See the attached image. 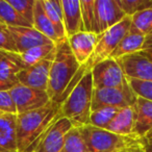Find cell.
I'll use <instances>...</instances> for the list:
<instances>
[{
  "instance_id": "6da1fadb",
  "label": "cell",
  "mask_w": 152,
  "mask_h": 152,
  "mask_svg": "<svg viewBox=\"0 0 152 152\" xmlns=\"http://www.w3.org/2000/svg\"><path fill=\"white\" fill-rule=\"evenodd\" d=\"M81 65L76 61L67 39L59 41L55 46V54L49 72L47 94L52 104L59 106L63 94L73 80Z\"/></svg>"
},
{
  "instance_id": "7a4b0ae2",
  "label": "cell",
  "mask_w": 152,
  "mask_h": 152,
  "mask_svg": "<svg viewBox=\"0 0 152 152\" xmlns=\"http://www.w3.org/2000/svg\"><path fill=\"white\" fill-rule=\"evenodd\" d=\"M94 85L91 70H87L80 80L70 92L59 106V114L68 119L75 127H81L90 124L92 113Z\"/></svg>"
},
{
  "instance_id": "3957f363",
  "label": "cell",
  "mask_w": 152,
  "mask_h": 152,
  "mask_svg": "<svg viewBox=\"0 0 152 152\" xmlns=\"http://www.w3.org/2000/svg\"><path fill=\"white\" fill-rule=\"evenodd\" d=\"M58 117H61L59 106L52 103L39 110L17 115L18 152L27 151Z\"/></svg>"
},
{
  "instance_id": "277c9868",
  "label": "cell",
  "mask_w": 152,
  "mask_h": 152,
  "mask_svg": "<svg viewBox=\"0 0 152 152\" xmlns=\"http://www.w3.org/2000/svg\"><path fill=\"white\" fill-rule=\"evenodd\" d=\"M78 128L89 152H132L145 144V140H140L134 135H120L90 124Z\"/></svg>"
},
{
  "instance_id": "5b68a950",
  "label": "cell",
  "mask_w": 152,
  "mask_h": 152,
  "mask_svg": "<svg viewBox=\"0 0 152 152\" xmlns=\"http://www.w3.org/2000/svg\"><path fill=\"white\" fill-rule=\"evenodd\" d=\"M131 27V17L126 16L122 21L110 27L106 31L99 36L98 43L95 47L93 54L89 61L86 63V66L89 70H92L97 64L110 58L112 53L117 48L123 37L128 32Z\"/></svg>"
},
{
  "instance_id": "8992f818",
  "label": "cell",
  "mask_w": 152,
  "mask_h": 152,
  "mask_svg": "<svg viewBox=\"0 0 152 152\" xmlns=\"http://www.w3.org/2000/svg\"><path fill=\"white\" fill-rule=\"evenodd\" d=\"M137 100V96L126 83L122 87L94 89L92 100V112L102 107L121 108L133 106Z\"/></svg>"
},
{
  "instance_id": "52a82bcc",
  "label": "cell",
  "mask_w": 152,
  "mask_h": 152,
  "mask_svg": "<svg viewBox=\"0 0 152 152\" xmlns=\"http://www.w3.org/2000/svg\"><path fill=\"white\" fill-rule=\"evenodd\" d=\"M73 127L68 119L58 117L25 152H61L66 135Z\"/></svg>"
},
{
  "instance_id": "ba28073f",
  "label": "cell",
  "mask_w": 152,
  "mask_h": 152,
  "mask_svg": "<svg viewBox=\"0 0 152 152\" xmlns=\"http://www.w3.org/2000/svg\"><path fill=\"white\" fill-rule=\"evenodd\" d=\"M9 92L15 103L17 115L39 110L51 103L46 91L32 89L20 83L14 86Z\"/></svg>"
},
{
  "instance_id": "9c48e42d",
  "label": "cell",
  "mask_w": 152,
  "mask_h": 152,
  "mask_svg": "<svg viewBox=\"0 0 152 152\" xmlns=\"http://www.w3.org/2000/svg\"><path fill=\"white\" fill-rule=\"evenodd\" d=\"M91 72L94 89L122 87L127 83L126 76L116 59H105L93 67Z\"/></svg>"
},
{
  "instance_id": "30bf717a",
  "label": "cell",
  "mask_w": 152,
  "mask_h": 152,
  "mask_svg": "<svg viewBox=\"0 0 152 152\" xmlns=\"http://www.w3.org/2000/svg\"><path fill=\"white\" fill-rule=\"evenodd\" d=\"M126 17L117 0H95V18L92 32L102 34Z\"/></svg>"
},
{
  "instance_id": "8fae6325",
  "label": "cell",
  "mask_w": 152,
  "mask_h": 152,
  "mask_svg": "<svg viewBox=\"0 0 152 152\" xmlns=\"http://www.w3.org/2000/svg\"><path fill=\"white\" fill-rule=\"evenodd\" d=\"M54 54L55 50L39 63L20 70L17 74L18 83L25 87L47 92L49 72H50L51 64L54 58Z\"/></svg>"
},
{
  "instance_id": "7c38bea8",
  "label": "cell",
  "mask_w": 152,
  "mask_h": 152,
  "mask_svg": "<svg viewBox=\"0 0 152 152\" xmlns=\"http://www.w3.org/2000/svg\"><path fill=\"white\" fill-rule=\"evenodd\" d=\"M117 61L127 78L152 81V61L142 51L123 56Z\"/></svg>"
},
{
  "instance_id": "4fadbf2b",
  "label": "cell",
  "mask_w": 152,
  "mask_h": 152,
  "mask_svg": "<svg viewBox=\"0 0 152 152\" xmlns=\"http://www.w3.org/2000/svg\"><path fill=\"white\" fill-rule=\"evenodd\" d=\"M99 36L94 32L80 31L67 38L70 49L79 65H85L93 54Z\"/></svg>"
},
{
  "instance_id": "5bb4252c",
  "label": "cell",
  "mask_w": 152,
  "mask_h": 152,
  "mask_svg": "<svg viewBox=\"0 0 152 152\" xmlns=\"http://www.w3.org/2000/svg\"><path fill=\"white\" fill-rule=\"evenodd\" d=\"M9 30L15 42L17 52L21 53L40 45L54 43L47 37L39 32L34 27H12L9 26Z\"/></svg>"
},
{
  "instance_id": "9a60e30c",
  "label": "cell",
  "mask_w": 152,
  "mask_h": 152,
  "mask_svg": "<svg viewBox=\"0 0 152 152\" xmlns=\"http://www.w3.org/2000/svg\"><path fill=\"white\" fill-rule=\"evenodd\" d=\"M152 130V101L137 97L134 104V125L132 134L145 140Z\"/></svg>"
},
{
  "instance_id": "2e32d148",
  "label": "cell",
  "mask_w": 152,
  "mask_h": 152,
  "mask_svg": "<svg viewBox=\"0 0 152 152\" xmlns=\"http://www.w3.org/2000/svg\"><path fill=\"white\" fill-rule=\"evenodd\" d=\"M61 2L66 37L69 38L77 32L85 31L81 19L80 0H61Z\"/></svg>"
},
{
  "instance_id": "e0dca14e",
  "label": "cell",
  "mask_w": 152,
  "mask_h": 152,
  "mask_svg": "<svg viewBox=\"0 0 152 152\" xmlns=\"http://www.w3.org/2000/svg\"><path fill=\"white\" fill-rule=\"evenodd\" d=\"M0 152H18L17 115H0Z\"/></svg>"
},
{
  "instance_id": "ac0fdd59",
  "label": "cell",
  "mask_w": 152,
  "mask_h": 152,
  "mask_svg": "<svg viewBox=\"0 0 152 152\" xmlns=\"http://www.w3.org/2000/svg\"><path fill=\"white\" fill-rule=\"evenodd\" d=\"M145 38L146 37L144 34H142L141 32H139L131 26L128 32L123 37L117 48L112 53L110 58L117 61V59L126 56V55L141 52L143 49L144 42H145Z\"/></svg>"
},
{
  "instance_id": "d6986e66",
  "label": "cell",
  "mask_w": 152,
  "mask_h": 152,
  "mask_svg": "<svg viewBox=\"0 0 152 152\" xmlns=\"http://www.w3.org/2000/svg\"><path fill=\"white\" fill-rule=\"evenodd\" d=\"M134 125V105L121 108L106 127V130L120 135H133Z\"/></svg>"
},
{
  "instance_id": "ffe728a7",
  "label": "cell",
  "mask_w": 152,
  "mask_h": 152,
  "mask_svg": "<svg viewBox=\"0 0 152 152\" xmlns=\"http://www.w3.org/2000/svg\"><path fill=\"white\" fill-rule=\"evenodd\" d=\"M55 43H50V44L40 45V46L34 47L31 49L24 51V52H12L13 58L21 66L22 68L29 67L34 64L39 63L45 57H47L49 54L55 50Z\"/></svg>"
},
{
  "instance_id": "44dd1931",
  "label": "cell",
  "mask_w": 152,
  "mask_h": 152,
  "mask_svg": "<svg viewBox=\"0 0 152 152\" xmlns=\"http://www.w3.org/2000/svg\"><path fill=\"white\" fill-rule=\"evenodd\" d=\"M42 4L47 17L52 24L54 31L59 41L67 39L63 19V7L61 0H42Z\"/></svg>"
},
{
  "instance_id": "7402d4cb",
  "label": "cell",
  "mask_w": 152,
  "mask_h": 152,
  "mask_svg": "<svg viewBox=\"0 0 152 152\" xmlns=\"http://www.w3.org/2000/svg\"><path fill=\"white\" fill-rule=\"evenodd\" d=\"M32 27L36 28L39 32L44 34L45 37L54 42L55 44L59 42L56 34L54 31L52 24H51L49 18L47 17L46 12L42 4V0H36L34 7V23Z\"/></svg>"
},
{
  "instance_id": "603a6c76",
  "label": "cell",
  "mask_w": 152,
  "mask_h": 152,
  "mask_svg": "<svg viewBox=\"0 0 152 152\" xmlns=\"http://www.w3.org/2000/svg\"><path fill=\"white\" fill-rule=\"evenodd\" d=\"M23 68L13 58L11 51L0 50V80L13 86L18 85L17 74Z\"/></svg>"
},
{
  "instance_id": "cb8c5ba5",
  "label": "cell",
  "mask_w": 152,
  "mask_h": 152,
  "mask_svg": "<svg viewBox=\"0 0 152 152\" xmlns=\"http://www.w3.org/2000/svg\"><path fill=\"white\" fill-rule=\"evenodd\" d=\"M0 20L12 27H32L31 24L28 23L7 0H0Z\"/></svg>"
},
{
  "instance_id": "d4e9b609",
  "label": "cell",
  "mask_w": 152,
  "mask_h": 152,
  "mask_svg": "<svg viewBox=\"0 0 152 152\" xmlns=\"http://www.w3.org/2000/svg\"><path fill=\"white\" fill-rule=\"evenodd\" d=\"M61 152H89V148L78 127L74 126L67 133Z\"/></svg>"
},
{
  "instance_id": "484cf974",
  "label": "cell",
  "mask_w": 152,
  "mask_h": 152,
  "mask_svg": "<svg viewBox=\"0 0 152 152\" xmlns=\"http://www.w3.org/2000/svg\"><path fill=\"white\" fill-rule=\"evenodd\" d=\"M118 108L115 107H102L91 113L90 116V125L97 128L106 129L113 119L118 113Z\"/></svg>"
},
{
  "instance_id": "4316f807",
  "label": "cell",
  "mask_w": 152,
  "mask_h": 152,
  "mask_svg": "<svg viewBox=\"0 0 152 152\" xmlns=\"http://www.w3.org/2000/svg\"><path fill=\"white\" fill-rule=\"evenodd\" d=\"M131 26L144 36L152 31V7L131 16Z\"/></svg>"
},
{
  "instance_id": "83f0119b",
  "label": "cell",
  "mask_w": 152,
  "mask_h": 152,
  "mask_svg": "<svg viewBox=\"0 0 152 152\" xmlns=\"http://www.w3.org/2000/svg\"><path fill=\"white\" fill-rule=\"evenodd\" d=\"M117 2L125 15L129 17L152 7V0H117Z\"/></svg>"
},
{
  "instance_id": "f1b7e54d",
  "label": "cell",
  "mask_w": 152,
  "mask_h": 152,
  "mask_svg": "<svg viewBox=\"0 0 152 152\" xmlns=\"http://www.w3.org/2000/svg\"><path fill=\"white\" fill-rule=\"evenodd\" d=\"M80 11L85 31L92 32L95 18V0H80Z\"/></svg>"
},
{
  "instance_id": "f546056e",
  "label": "cell",
  "mask_w": 152,
  "mask_h": 152,
  "mask_svg": "<svg viewBox=\"0 0 152 152\" xmlns=\"http://www.w3.org/2000/svg\"><path fill=\"white\" fill-rule=\"evenodd\" d=\"M9 3L28 22L34 23V7L36 0H7Z\"/></svg>"
},
{
  "instance_id": "4dcf8cb0",
  "label": "cell",
  "mask_w": 152,
  "mask_h": 152,
  "mask_svg": "<svg viewBox=\"0 0 152 152\" xmlns=\"http://www.w3.org/2000/svg\"><path fill=\"white\" fill-rule=\"evenodd\" d=\"M127 78V77H126ZM129 87L140 98L152 101V81L139 80L134 78H127Z\"/></svg>"
},
{
  "instance_id": "1f68e13d",
  "label": "cell",
  "mask_w": 152,
  "mask_h": 152,
  "mask_svg": "<svg viewBox=\"0 0 152 152\" xmlns=\"http://www.w3.org/2000/svg\"><path fill=\"white\" fill-rule=\"evenodd\" d=\"M0 50L17 52V48L9 30V26L1 20H0Z\"/></svg>"
},
{
  "instance_id": "d6a6232c",
  "label": "cell",
  "mask_w": 152,
  "mask_h": 152,
  "mask_svg": "<svg viewBox=\"0 0 152 152\" xmlns=\"http://www.w3.org/2000/svg\"><path fill=\"white\" fill-rule=\"evenodd\" d=\"M0 113L17 115L15 103L9 91H0Z\"/></svg>"
},
{
  "instance_id": "836d02e7",
  "label": "cell",
  "mask_w": 152,
  "mask_h": 152,
  "mask_svg": "<svg viewBox=\"0 0 152 152\" xmlns=\"http://www.w3.org/2000/svg\"><path fill=\"white\" fill-rule=\"evenodd\" d=\"M142 51L143 52H152V31L148 36H146Z\"/></svg>"
},
{
  "instance_id": "e575fe53",
  "label": "cell",
  "mask_w": 152,
  "mask_h": 152,
  "mask_svg": "<svg viewBox=\"0 0 152 152\" xmlns=\"http://www.w3.org/2000/svg\"><path fill=\"white\" fill-rule=\"evenodd\" d=\"M13 87L14 86L11 85V83H7L2 80H0V91H10Z\"/></svg>"
},
{
  "instance_id": "d590c367",
  "label": "cell",
  "mask_w": 152,
  "mask_h": 152,
  "mask_svg": "<svg viewBox=\"0 0 152 152\" xmlns=\"http://www.w3.org/2000/svg\"><path fill=\"white\" fill-rule=\"evenodd\" d=\"M143 150H144V152H152V144H149L145 141Z\"/></svg>"
},
{
  "instance_id": "8d00e7d4",
  "label": "cell",
  "mask_w": 152,
  "mask_h": 152,
  "mask_svg": "<svg viewBox=\"0 0 152 152\" xmlns=\"http://www.w3.org/2000/svg\"><path fill=\"white\" fill-rule=\"evenodd\" d=\"M142 52H143V51H142ZM143 53L150 59V61H152V52H143Z\"/></svg>"
},
{
  "instance_id": "74e56055",
  "label": "cell",
  "mask_w": 152,
  "mask_h": 152,
  "mask_svg": "<svg viewBox=\"0 0 152 152\" xmlns=\"http://www.w3.org/2000/svg\"><path fill=\"white\" fill-rule=\"evenodd\" d=\"M151 137H152V130L150 131L149 133H148V135L146 137V139H145V140H149V139H151Z\"/></svg>"
},
{
  "instance_id": "f35d334b",
  "label": "cell",
  "mask_w": 152,
  "mask_h": 152,
  "mask_svg": "<svg viewBox=\"0 0 152 152\" xmlns=\"http://www.w3.org/2000/svg\"><path fill=\"white\" fill-rule=\"evenodd\" d=\"M143 147H144V146H143ZM143 147H142V148H137V149H135L134 151H132V152H144Z\"/></svg>"
},
{
  "instance_id": "ab89813d",
  "label": "cell",
  "mask_w": 152,
  "mask_h": 152,
  "mask_svg": "<svg viewBox=\"0 0 152 152\" xmlns=\"http://www.w3.org/2000/svg\"><path fill=\"white\" fill-rule=\"evenodd\" d=\"M146 142H147V143H149V144H152V137L151 139H149V140H145Z\"/></svg>"
},
{
  "instance_id": "60d3db41",
  "label": "cell",
  "mask_w": 152,
  "mask_h": 152,
  "mask_svg": "<svg viewBox=\"0 0 152 152\" xmlns=\"http://www.w3.org/2000/svg\"><path fill=\"white\" fill-rule=\"evenodd\" d=\"M1 114H2V113H0V115H1Z\"/></svg>"
}]
</instances>
